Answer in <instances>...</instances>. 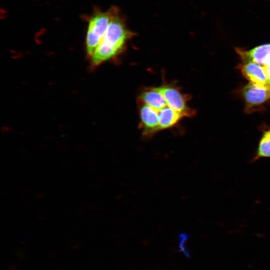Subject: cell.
Wrapping results in <instances>:
<instances>
[{
  "label": "cell",
  "instance_id": "obj_2",
  "mask_svg": "<svg viewBox=\"0 0 270 270\" xmlns=\"http://www.w3.org/2000/svg\"><path fill=\"white\" fill-rule=\"evenodd\" d=\"M116 7L106 12L96 11L88 20L86 38V49L90 58L104 38Z\"/></svg>",
  "mask_w": 270,
  "mask_h": 270
},
{
  "label": "cell",
  "instance_id": "obj_6",
  "mask_svg": "<svg viewBox=\"0 0 270 270\" xmlns=\"http://www.w3.org/2000/svg\"><path fill=\"white\" fill-rule=\"evenodd\" d=\"M242 94L248 110L264 104L270 98V88L252 83L244 86Z\"/></svg>",
  "mask_w": 270,
  "mask_h": 270
},
{
  "label": "cell",
  "instance_id": "obj_10",
  "mask_svg": "<svg viewBox=\"0 0 270 270\" xmlns=\"http://www.w3.org/2000/svg\"><path fill=\"white\" fill-rule=\"evenodd\" d=\"M266 74H267L268 82L270 85V62H269L267 65L264 66Z\"/></svg>",
  "mask_w": 270,
  "mask_h": 270
},
{
  "label": "cell",
  "instance_id": "obj_7",
  "mask_svg": "<svg viewBox=\"0 0 270 270\" xmlns=\"http://www.w3.org/2000/svg\"><path fill=\"white\" fill-rule=\"evenodd\" d=\"M138 100L158 111L168 106L164 96L158 88H146L141 93Z\"/></svg>",
  "mask_w": 270,
  "mask_h": 270
},
{
  "label": "cell",
  "instance_id": "obj_9",
  "mask_svg": "<svg viewBox=\"0 0 270 270\" xmlns=\"http://www.w3.org/2000/svg\"><path fill=\"white\" fill-rule=\"evenodd\" d=\"M262 158H270V130L264 132L252 161L256 160Z\"/></svg>",
  "mask_w": 270,
  "mask_h": 270
},
{
  "label": "cell",
  "instance_id": "obj_3",
  "mask_svg": "<svg viewBox=\"0 0 270 270\" xmlns=\"http://www.w3.org/2000/svg\"><path fill=\"white\" fill-rule=\"evenodd\" d=\"M164 96L167 105L184 116H192L195 112L188 107V95L180 92V88L171 84L157 87Z\"/></svg>",
  "mask_w": 270,
  "mask_h": 270
},
{
  "label": "cell",
  "instance_id": "obj_5",
  "mask_svg": "<svg viewBox=\"0 0 270 270\" xmlns=\"http://www.w3.org/2000/svg\"><path fill=\"white\" fill-rule=\"evenodd\" d=\"M243 76L250 83L260 86L270 88L268 78L264 66L253 62H243L240 64Z\"/></svg>",
  "mask_w": 270,
  "mask_h": 270
},
{
  "label": "cell",
  "instance_id": "obj_4",
  "mask_svg": "<svg viewBox=\"0 0 270 270\" xmlns=\"http://www.w3.org/2000/svg\"><path fill=\"white\" fill-rule=\"evenodd\" d=\"M138 104L140 128L145 137H152L160 130L158 111L138 100Z\"/></svg>",
  "mask_w": 270,
  "mask_h": 270
},
{
  "label": "cell",
  "instance_id": "obj_1",
  "mask_svg": "<svg viewBox=\"0 0 270 270\" xmlns=\"http://www.w3.org/2000/svg\"><path fill=\"white\" fill-rule=\"evenodd\" d=\"M134 36L116 8L104 38L90 57L91 65L96 67L118 56Z\"/></svg>",
  "mask_w": 270,
  "mask_h": 270
},
{
  "label": "cell",
  "instance_id": "obj_8",
  "mask_svg": "<svg viewBox=\"0 0 270 270\" xmlns=\"http://www.w3.org/2000/svg\"><path fill=\"white\" fill-rule=\"evenodd\" d=\"M158 115L160 130L174 126L184 117L168 106L158 111Z\"/></svg>",
  "mask_w": 270,
  "mask_h": 270
}]
</instances>
